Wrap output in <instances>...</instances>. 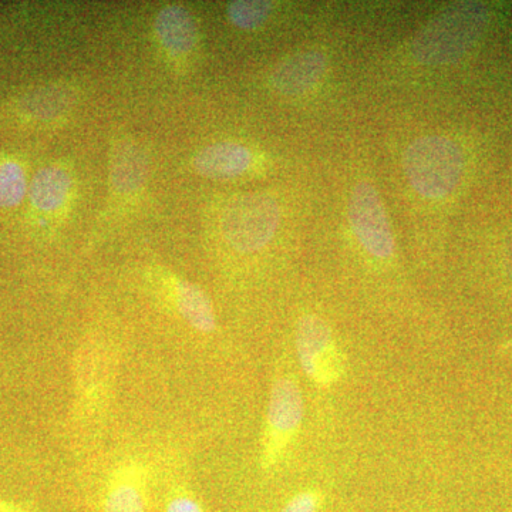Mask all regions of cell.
<instances>
[{
  "label": "cell",
  "instance_id": "cell-1",
  "mask_svg": "<svg viewBox=\"0 0 512 512\" xmlns=\"http://www.w3.org/2000/svg\"><path fill=\"white\" fill-rule=\"evenodd\" d=\"M490 8L483 2H458L441 10L414 36V59L426 66H443L467 55L490 25Z\"/></svg>",
  "mask_w": 512,
  "mask_h": 512
},
{
  "label": "cell",
  "instance_id": "cell-2",
  "mask_svg": "<svg viewBox=\"0 0 512 512\" xmlns=\"http://www.w3.org/2000/svg\"><path fill=\"white\" fill-rule=\"evenodd\" d=\"M403 168L417 194L441 200L456 190L463 178L464 153L451 138L424 136L407 147Z\"/></svg>",
  "mask_w": 512,
  "mask_h": 512
},
{
  "label": "cell",
  "instance_id": "cell-3",
  "mask_svg": "<svg viewBox=\"0 0 512 512\" xmlns=\"http://www.w3.org/2000/svg\"><path fill=\"white\" fill-rule=\"evenodd\" d=\"M281 208L268 194L251 192L232 198L222 212L221 229L224 238L235 251H261L278 231Z\"/></svg>",
  "mask_w": 512,
  "mask_h": 512
},
{
  "label": "cell",
  "instance_id": "cell-4",
  "mask_svg": "<svg viewBox=\"0 0 512 512\" xmlns=\"http://www.w3.org/2000/svg\"><path fill=\"white\" fill-rule=\"evenodd\" d=\"M303 420V399L298 383L291 377H279L272 386L264 437L262 466H275L295 439Z\"/></svg>",
  "mask_w": 512,
  "mask_h": 512
},
{
  "label": "cell",
  "instance_id": "cell-5",
  "mask_svg": "<svg viewBox=\"0 0 512 512\" xmlns=\"http://www.w3.org/2000/svg\"><path fill=\"white\" fill-rule=\"evenodd\" d=\"M296 349L303 372L313 382L322 386L338 382L343 373L342 355L325 320L303 316L296 326Z\"/></svg>",
  "mask_w": 512,
  "mask_h": 512
},
{
  "label": "cell",
  "instance_id": "cell-6",
  "mask_svg": "<svg viewBox=\"0 0 512 512\" xmlns=\"http://www.w3.org/2000/svg\"><path fill=\"white\" fill-rule=\"evenodd\" d=\"M349 217L363 249L375 258L387 259L394 252V238L389 217L379 191L367 181L353 188Z\"/></svg>",
  "mask_w": 512,
  "mask_h": 512
},
{
  "label": "cell",
  "instance_id": "cell-7",
  "mask_svg": "<svg viewBox=\"0 0 512 512\" xmlns=\"http://www.w3.org/2000/svg\"><path fill=\"white\" fill-rule=\"evenodd\" d=\"M148 177V160L143 148L131 140L114 144L110 157V191L117 204L134 200L143 191Z\"/></svg>",
  "mask_w": 512,
  "mask_h": 512
},
{
  "label": "cell",
  "instance_id": "cell-8",
  "mask_svg": "<svg viewBox=\"0 0 512 512\" xmlns=\"http://www.w3.org/2000/svg\"><path fill=\"white\" fill-rule=\"evenodd\" d=\"M328 59L318 50L295 53L279 63L271 74L272 89L285 97L311 92L325 76Z\"/></svg>",
  "mask_w": 512,
  "mask_h": 512
},
{
  "label": "cell",
  "instance_id": "cell-9",
  "mask_svg": "<svg viewBox=\"0 0 512 512\" xmlns=\"http://www.w3.org/2000/svg\"><path fill=\"white\" fill-rule=\"evenodd\" d=\"M103 512H147L146 468L127 463L114 470L104 494Z\"/></svg>",
  "mask_w": 512,
  "mask_h": 512
},
{
  "label": "cell",
  "instance_id": "cell-10",
  "mask_svg": "<svg viewBox=\"0 0 512 512\" xmlns=\"http://www.w3.org/2000/svg\"><path fill=\"white\" fill-rule=\"evenodd\" d=\"M252 163L254 154L247 146L229 141L201 148L192 160L195 171L212 180L237 178L247 173Z\"/></svg>",
  "mask_w": 512,
  "mask_h": 512
},
{
  "label": "cell",
  "instance_id": "cell-11",
  "mask_svg": "<svg viewBox=\"0 0 512 512\" xmlns=\"http://www.w3.org/2000/svg\"><path fill=\"white\" fill-rule=\"evenodd\" d=\"M161 46L175 57L188 56L198 45V28L190 12L180 5H168L154 22Z\"/></svg>",
  "mask_w": 512,
  "mask_h": 512
},
{
  "label": "cell",
  "instance_id": "cell-12",
  "mask_svg": "<svg viewBox=\"0 0 512 512\" xmlns=\"http://www.w3.org/2000/svg\"><path fill=\"white\" fill-rule=\"evenodd\" d=\"M73 191V177L62 165H47L37 171L30 183L33 208L43 214H55L67 204Z\"/></svg>",
  "mask_w": 512,
  "mask_h": 512
},
{
  "label": "cell",
  "instance_id": "cell-13",
  "mask_svg": "<svg viewBox=\"0 0 512 512\" xmlns=\"http://www.w3.org/2000/svg\"><path fill=\"white\" fill-rule=\"evenodd\" d=\"M171 295L175 308L188 325L201 333L214 332L217 328V319L211 299L204 289L185 279L173 278Z\"/></svg>",
  "mask_w": 512,
  "mask_h": 512
},
{
  "label": "cell",
  "instance_id": "cell-14",
  "mask_svg": "<svg viewBox=\"0 0 512 512\" xmlns=\"http://www.w3.org/2000/svg\"><path fill=\"white\" fill-rule=\"evenodd\" d=\"M74 93L64 84L40 87L20 100L23 116L36 121H50L63 116L72 107Z\"/></svg>",
  "mask_w": 512,
  "mask_h": 512
},
{
  "label": "cell",
  "instance_id": "cell-15",
  "mask_svg": "<svg viewBox=\"0 0 512 512\" xmlns=\"http://www.w3.org/2000/svg\"><path fill=\"white\" fill-rule=\"evenodd\" d=\"M274 3L268 0H235L228 3L227 15L229 22L241 30H255L271 16Z\"/></svg>",
  "mask_w": 512,
  "mask_h": 512
},
{
  "label": "cell",
  "instance_id": "cell-16",
  "mask_svg": "<svg viewBox=\"0 0 512 512\" xmlns=\"http://www.w3.org/2000/svg\"><path fill=\"white\" fill-rule=\"evenodd\" d=\"M28 192V180L22 165L15 160L0 163V208L19 205Z\"/></svg>",
  "mask_w": 512,
  "mask_h": 512
},
{
  "label": "cell",
  "instance_id": "cell-17",
  "mask_svg": "<svg viewBox=\"0 0 512 512\" xmlns=\"http://www.w3.org/2000/svg\"><path fill=\"white\" fill-rule=\"evenodd\" d=\"M319 495L313 491H303L292 497L281 512H318Z\"/></svg>",
  "mask_w": 512,
  "mask_h": 512
},
{
  "label": "cell",
  "instance_id": "cell-18",
  "mask_svg": "<svg viewBox=\"0 0 512 512\" xmlns=\"http://www.w3.org/2000/svg\"><path fill=\"white\" fill-rule=\"evenodd\" d=\"M165 512H204V510L192 495L180 491L168 498Z\"/></svg>",
  "mask_w": 512,
  "mask_h": 512
},
{
  "label": "cell",
  "instance_id": "cell-19",
  "mask_svg": "<svg viewBox=\"0 0 512 512\" xmlns=\"http://www.w3.org/2000/svg\"><path fill=\"white\" fill-rule=\"evenodd\" d=\"M0 512H26L19 507V505L9 503V501L0 498Z\"/></svg>",
  "mask_w": 512,
  "mask_h": 512
}]
</instances>
